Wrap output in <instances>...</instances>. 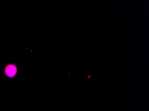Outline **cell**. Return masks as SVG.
Listing matches in <instances>:
<instances>
[{"mask_svg": "<svg viewBox=\"0 0 149 111\" xmlns=\"http://www.w3.org/2000/svg\"><path fill=\"white\" fill-rule=\"evenodd\" d=\"M4 73L6 77L9 78L15 77L18 72V68L15 64L9 63L4 67Z\"/></svg>", "mask_w": 149, "mask_h": 111, "instance_id": "obj_1", "label": "cell"}]
</instances>
